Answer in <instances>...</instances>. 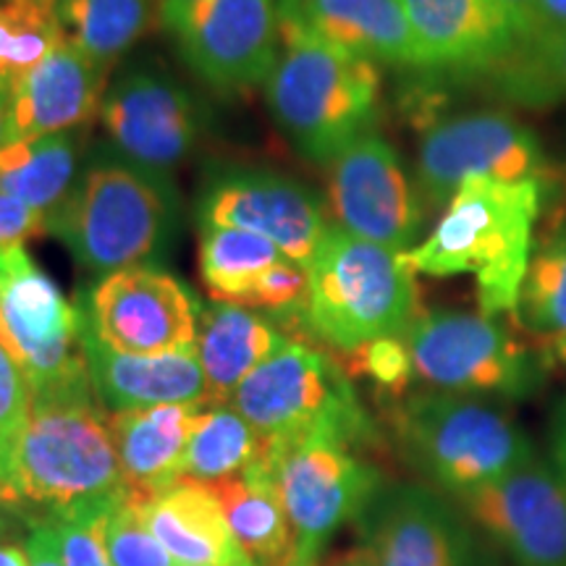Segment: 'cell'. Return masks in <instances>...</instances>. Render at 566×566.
<instances>
[{"instance_id":"obj_46","label":"cell","mask_w":566,"mask_h":566,"mask_svg":"<svg viewBox=\"0 0 566 566\" xmlns=\"http://www.w3.org/2000/svg\"><path fill=\"white\" fill-rule=\"evenodd\" d=\"M0 566H30L27 548L17 543H0Z\"/></svg>"},{"instance_id":"obj_28","label":"cell","mask_w":566,"mask_h":566,"mask_svg":"<svg viewBox=\"0 0 566 566\" xmlns=\"http://www.w3.org/2000/svg\"><path fill=\"white\" fill-rule=\"evenodd\" d=\"M55 13L66 42L111 71L160 17V0H59Z\"/></svg>"},{"instance_id":"obj_40","label":"cell","mask_w":566,"mask_h":566,"mask_svg":"<svg viewBox=\"0 0 566 566\" xmlns=\"http://www.w3.org/2000/svg\"><path fill=\"white\" fill-rule=\"evenodd\" d=\"M27 556H30V566H66L61 556L59 535L51 522H40V525L32 527L30 537L24 543Z\"/></svg>"},{"instance_id":"obj_32","label":"cell","mask_w":566,"mask_h":566,"mask_svg":"<svg viewBox=\"0 0 566 566\" xmlns=\"http://www.w3.org/2000/svg\"><path fill=\"white\" fill-rule=\"evenodd\" d=\"M514 317L530 334L548 336V342L566 336V223L535 242Z\"/></svg>"},{"instance_id":"obj_34","label":"cell","mask_w":566,"mask_h":566,"mask_svg":"<svg viewBox=\"0 0 566 566\" xmlns=\"http://www.w3.org/2000/svg\"><path fill=\"white\" fill-rule=\"evenodd\" d=\"M103 543L113 566H179L147 525L137 493L129 488L105 514Z\"/></svg>"},{"instance_id":"obj_19","label":"cell","mask_w":566,"mask_h":566,"mask_svg":"<svg viewBox=\"0 0 566 566\" xmlns=\"http://www.w3.org/2000/svg\"><path fill=\"white\" fill-rule=\"evenodd\" d=\"M417 69L485 76L514 53L522 34L501 0H401Z\"/></svg>"},{"instance_id":"obj_11","label":"cell","mask_w":566,"mask_h":566,"mask_svg":"<svg viewBox=\"0 0 566 566\" xmlns=\"http://www.w3.org/2000/svg\"><path fill=\"white\" fill-rule=\"evenodd\" d=\"M556 176L537 134L501 111L436 122L424 129L417 153V192L430 208H446L470 179L541 181L548 189Z\"/></svg>"},{"instance_id":"obj_30","label":"cell","mask_w":566,"mask_h":566,"mask_svg":"<svg viewBox=\"0 0 566 566\" xmlns=\"http://www.w3.org/2000/svg\"><path fill=\"white\" fill-rule=\"evenodd\" d=\"M286 258L265 237L205 226L200 237V273L212 300L244 304L273 265Z\"/></svg>"},{"instance_id":"obj_22","label":"cell","mask_w":566,"mask_h":566,"mask_svg":"<svg viewBox=\"0 0 566 566\" xmlns=\"http://www.w3.org/2000/svg\"><path fill=\"white\" fill-rule=\"evenodd\" d=\"M279 24L344 48L359 59L417 69L401 0H275Z\"/></svg>"},{"instance_id":"obj_21","label":"cell","mask_w":566,"mask_h":566,"mask_svg":"<svg viewBox=\"0 0 566 566\" xmlns=\"http://www.w3.org/2000/svg\"><path fill=\"white\" fill-rule=\"evenodd\" d=\"M108 71L63 40L45 61L13 80L11 139L71 132L101 113Z\"/></svg>"},{"instance_id":"obj_29","label":"cell","mask_w":566,"mask_h":566,"mask_svg":"<svg viewBox=\"0 0 566 566\" xmlns=\"http://www.w3.org/2000/svg\"><path fill=\"white\" fill-rule=\"evenodd\" d=\"M485 80L495 97L516 108L551 111L566 105V32L527 34Z\"/></svg>"},{"instance_id":"obj_2","label":"cell","mask_w":566,"mask_h":566,"mask_svg":"<svg viewBox=\"0 0 566 566\" xmlns=\"http://www.w3.org/2000/svg\"><path fill=\"white\" fill-rule=\"evenodd\" d=\"M281 45L279 66L265 82L268 108L304 158L331 163L373 132L380 105L378 63L286 27Z\"/></svg>"},{"instance_id":"obj_43","label":"cell","mask_w":566,"mask_h":566,"mask_svg":"<svg viewBox=\"0 0 566 566\" xmlns=\"http://www.w3.org/2000/svg\"><path fill=\"white\" fill-rule=\"evenodd\" d=\"M501 6H504V9L512 13V19L516 21V24H520V30H522V34H527L533 32V13H535V0H501ZM522 38V40H525Z\"/></svg>"},{"instance_id":"obj_5","label":"cell","mask_w":566,"mask_h":566,"mask_svg":"<svg viewBox=\"0 0 566 566\" xmlns=\"http://www.w3.org/2000/svg\"><path fill=\"white\" fill-rule=\"evenodd\" d=\"M394 428L409 462L454 499L535 462L530 438L472 396H407L394 409Z\"/></svg>"},{"instance_id":"obj_26","label":"cell","mask_w":566,"mask_h":566,"mask_svg":"<svg viewBox=\"0 0 566 566\" xmlns=\"http://www.w3.org/2000/svg\"><path fill=\"white\" fill-rule=\"evenodd\" d=\"M205 485L218 499L233 537L254 566H283L296 554L292 525L268 464L258 462L242 475Z\"/></svg>"},{"instance_id":"obj_16","label":"cell","mask_w":566,"mask_h":566,"mask_svg":"<svg viewBox=\"0 0 566 566\" xmlns=\"http://www.w3.org/2000/svg\"><path fill=\"white\" fill-rule=\"evenodd\" d=\"M457 501L516 566H566V483L554 467L535 459Z\"/></svg>"},{"instance_id":"obj_9","label":"cell","mask_w":566,"mask_h":566,"mask_svg":"<svg viewBox=\"0 0 566 566\" xmlns=\"http://www.w3.org/2000/svg\"><path fill=\"white\" fill-rule=\"evenodd\" d=\"M405 342L415 378L443 394L525 399L546 378L543 357L483 313H420Z\"/></svg>"},{"instance_id":"obj_47","label":"cell","mask_w":566,"mask_h":566,"mask_svg":"<svg viewBox=\"0 0 566 566\" xmlns=\"http://www.w3.org/2000/svg\"><path fill=\"white\" fill-rule=\"evenodd\" d=\"M336 566H378L375 564V556L370 554V548L359 546L349 551V554H344L342 558H338Z\"/></svg>"},{"instance_id":"obj_41","label":"cell","mask_w":566,"mask_h":566,"mask_svg":"<svg viewBox=\"0 0 566 566\" xmlns=\"http://www.w3.org/2000/svg\"><path fill=\"white\" fill-rule=\"evenodd\" d=\"M566 32V0H535L533 32Z\"/></svg>"},{"instance_id":"obj_8","label":"cell","mask_w":566,"mask_h":566,"mask_svg":"<svg viewBox=\"0 0 566 566\" xmlns=\"http://www.w3.org/2000/svg\"><path fill=\"white\" fill-rule=\"evenodd\" d=\"M0 331L24 367L32 401L95 399L80 302H69L24 244L0 250Z\"/></svg>"},{"instance_id":"obj_24","label":"cell","mask_w":566,"mask_h":566,"mask_svg":"<svg viewBox=\"0 0 566 566\" xmlns=\"http://www.w3.org/2000/svg\"><path fill=\"white\" fill-rule=\"evenodd\" d=\"M202 407L160 405L111 412L108 430L129 491L153 495L179 483Z\"/></svg>"},{"instance_id":"obj_27","label":"cell","mask_w":566,"mask_h":566,"mask_svg":"<svg viewBox=\"0 0 566 566\" xmlns=\"http://www.w3.org/2000/svg\"><path fill=\"white\" fill-rule=\"evenodd\" d=\"M80 147L71 132L6 142L0 147V192L51 216L80 181Z\"/></svg>"},{"instance_id":"obj_23","label":"cell","mask_w":566,"mask_h":566,"mask_svg":"<svg viewBox=\"0 0 566 566\" xmlns=\"http://www.w3.org/2000/svg\"><path fill=\"white\" fill-rule=\"evenodd\" d=\"M137 501L155 537L179 566H254L205 483L184 478L160 493H137Z\"/></svg>"},{"instance_id":"obj_51","label":"cell","mask_w":566,"mask_h":566,"mask_svg":"<svg viewBox=\"0 0 566 566\" xmlns=\"http://www.w3.org/2000/svg\"><path fill=\"white\" fill-rule=\"evenodd\" d=\"M13 3H30V6H42V9H53L59 6V0H13Z\"/></svg>"},{"instance_id":"obj_25","label":"cell","mask_w":566,"mask_h":566,"mask_svg":"<svg viewBox=\"0 0 566 566\" xmlns=\"http://www.w3.org/2000/svg\"><path fill=\"white\" fill-rule=\"evenodd\" d=\"M286 342L265 315L244 304L216 300L200 310L197 357L208 384V405H229L237 388Z\"/></svg>"},{"instance_id":"obj_35","label":"cell","mask_w":566,"mask_h":566,"mask_svg":"<svg viewBox=\"0 0 566 566\" xmlns=\"http://www.w3.org/2000/svg\"><path fill=\"white\" fill-rule=\"evenodd\" d=\"M124 491L51 514V525L59 535L61 556L66 566H113L103 543V522L113 501Z\"/></svg>"},{"instance_id":"obj_13","label":"cell","mask_w":566,"mask_h":566,"mask_svg":"<svg viewBox=\"0 0 566 566\" xmlns=\"http://www.w3.org/2000/svg\"><path fill=\"white\" fill-rule=\"evenodd\" d=\"M97 338L142 357L197 349L200 302L179 279L153 265L103 275L80 300Z\"/></svg>"},{"instance_id":"obj_49","label":"cell","mask_w":566,"mask_h":566,"mask_svg":"<svg viewBox=\"0 0 566 566\" xmlns=\"http://www.w3.org/2000/svg\"><path fill=\"white\" fill-rule=\"evenodd\" d=\"M192 3H197V0H160V21L171 17V13H179L181 9H187V6Z\"/></svg>"},{"instance_id":"obj_1","label":"cell","mask_w":566,"mask_h":566,"mask_svg":"<svg viewBox=\"0 0 566 566\" xmlns=\"http://www.w3.org/2000/svg\"><path fill=\"white\" fill-rule=\"evenodd\" d=\"M543 202L546 187L541 181H464L433 233L405 252L407 265L436 279L472 273L483 315H514Z\"/></svg>"},{"instance_id":"obj_37","label":"cell","mask_w":566,"mask_h":566,"mask_svg":"<svg viewBox=\"0 0 566 566\" xmlns=\"http://www.w3.org/2000/svg\"><path fill=\"white\" fill-rule=\"evenodd\" d=\"M349 370L367 375L380 391L391 396L405 394L415 378L405 336L375 338V342L349 352Z\"/></svg>"},{"instance_id":"obj_39","label":"cell","mask_w":566,"mask_h":566,"mask_svg":"<svg viewBox=\"0 0 566 566\" xmlns=\"http://www.w3.org/2000/svg\"><path fill=\"white\" fill-rule=\"evenodd\" d=\"M40 233H48L45 212L0 192V250L24 244L27 239L40 237Z\"/></svg>"},{"instance_id":"obj_17","label":"cell","mask_w":566,"mask_h":566,"mask_svg":"<svg viewBox=\"0 0 566 566\" xmlns=\"http://www.w3.org/2000/svg\"><path fill=\"white\" fill-rule=\"evenodd\" d=\"M200 226L242 229L265 237L302 268L313 263L328 223L315 192L268 171L223 174L200 197Z\"/></svg>"},{"instance_id":"obj_38","label":"cell","mask_w":566,"mask_h":566,"mask_svg":"<svg viewBox=\"0 0 566 566\" xmlns=\"http://www.w3.org/2000/svg\"><path fill=\"white\" fill-rule=\"evenodd\" d=\"M310 292V275L307 268L294 263L292 258H283L279 265H273L265 273V279L258 283L247 307L268 310L273 315L286 313H304Z\"/></svg>"},{"instance_id":"obj_36","label":"cell","mask_w":566,"mask_h":566,"mask_svg":"<svg viewBox=\"0 0 566 566\" xmlns=\"http://www.w3.org/2000/svg\"><path fill=\"white\" fill-rule=\"evenodd\" d=\"M32 415V386L0 331V472L11 480L13 451ZM13 485V483H11Z\"/></svg>"},{"instance_id":"obj_10","label":"cell","mask_w":566,"mask_h":566,"mask_svg":"<svg viewBox=\"0 0 566 566\" xmlns=\"http://www.w3.org/2000/svg\"><path fill=\"white\" fill-rule=\"evenodd\" d=\"M260 462L268 464L279 485L296 556L313 562L346 522L363 520L375 495L384 491L380 472L354 454L352 446L331 438L265 441Z\"/></svg>"},{"instance_id":"obj_52","label":"cell","mask_w":566,"mask_h":566,"mask_svg":"<svg viewBox=\"0 0 566 566\" xmlns=\"http://www.w3.org/2000/svg\"><path fill=\"white\" fill-rule=\"evenodd\" d=\"M283 566H317V562H313V558H302V556L294 554Z\"/></svg>"},{"instance_id":"obj_7","label":"cell","mask_w":566,"mask_h":566,"mask_svg":"<svg viewBox=\"0 0 566 566\" xmlns=\"http://www.w3.org/2000/svg\"><path fill=\"white\" fill-rule=\"evenodd\" d=\"M21 504L63 512L124 491L108 420L95 399L32 401V415L11 462Z\"/></svg>"},{"instance_id":"obj_33","label":"cell","mask_w":566,"mask_h":566,"mask_svg":"<svg viewBox=\"0 0 566 566\" xmlns=\"http://www.w3.org/2000/svg\"><path fill=\"white\" fill-rule=\"evenodd\" d=\"M63 40L59 13L53 9L0 0V76L19 80Z\"/></svg>"},{"instance_id":"obj_3","label":"cell","mask_w":566,"mask_h":566,"mask_svg":"<svg viewBox=\"0 0 566 566\" xmlns=\"http://www.w3.org/2000/svg\"><path fill=\"white\" fill-rule=\"evenodd\" d=\"M179 197L168 176L129 160L90 163L69 200L48 216V233L59 237L90 273H116L147 265L171 244Z\"/></svg>"},{"instance_id":"obj_4","label":"cell","mask_w":566,"mask_h":566,"mask_svg":"<svg viewBox=\"0 0 566 566\" xmlns=\"http://www.w3.org/2000/svg\"><path fill=\"white\" fill-rule=\"evenodd\" d=\"M302 321L334 349L349 354L375 338L407 336L420 315L415 271L405 252L328 226L307 268Z\"/></svg>"},{"instance_id":"obj_15","label":"cell","mask_w":566,"mask_h":566,"mask_svg":"<svg viewBox=\"0 0 566 566\" xmlns=\"http://www.w3.org/2000/svg\"><path fill=\"white\" fill-rule=\"evenodd\" d=\"M101 122L124 160L168 176L200 142L195 97L160 71L134 69L105 90Z\"/></svg>"},{"instance_id":"obj_31","label":"cell","mask_w":566,"mask_h":566,"mask_svg":"<svg viewBox=\"0 0 566 566\" xmlns=\"http://www.w3.org/2000/svg\"><path fill=\"white\" fill-rule=\"evenodd\" d=\"M263 451V438L231 405H205L189 441L184 478L197 483L237 478L258 464Z\"/></svg>"},{"instance_id":"obj_14","label":"cell","mask_w":566,"mask_h":566,"mask_svg":"<svg viewBox=\"0 0 566 566\" xmlns=\"http://www.w3.org/2000/svg\"><path fill=\"white\" fill-rule=\"evenodd\" d=\"M328 166V197L338 229L394 252L412 250L424 223V202L399 153L370 132Z\"/></svg>"},{"instance_id":"obj_44","label":"cell","mask_w":566,"mask_h":566,"mask_svg":"<svg viewBox=\"0 0 566 566\" xmlns=\"http://www.w3.org/2000/svg\"><path fill=\"white\" fill-rule=\"evenodd\" d=\"M11 87L13 80L0 76V147L11 142Z\"/></svg>"},{"instance_id":"obj_6","label":"cell","mask_w":566,"mask_h":566,"mask_svg":"<svg viewBox=\"0 0 566 566\" xmlns=\"http://www.w3.org/2000/svg\"><path fill=\"white\" fill-rule=\"evenodd\" d=\"M229 405L268 443L304 438H331L346 446L375 441V428L349 375L334 357L307 344H283L237 388Z\"/></svg>"},{"instance_id":"obj_20","label":"cell","mask_w":566,"mask_h":566,"mask_svg":"<svg viewBox=\"0 0 566 566\" xmlns=\"http://www.w3.org/2000/svg\"><path fill=\"white\" fill-rule=\"evenodd\" d=\"M82 346L92 391L111 412L160 405H208V384L197 349L158 357L116 352L97 338L84 313Z\"/></svg>"},{"instance_id":"obj_42","label":"cell","mask_w":566,"mask_h":566,"mask_svg":"<svg viewBox=\"0 0 566 566\" xmlns=\"http://www.w3.org/2000/svg\"><path fill=\"white\" fill-rule=\"evenodd\" d=\"M551 457H554V470L566 483V405L554 417V430H551Z\"/></svg>"},{"instance_id":"obj_18","label":"cell","mask_w":566,"mask_h":566,"mask_svg":"<svg viewBox=\"0 0 566 566\" xmlns=\"http://www.w3.org/2000/svg\"><path fill=\"white\" fill-rule=\"evenodd\" d=\"M359 522L378 566H478L470 525L424 485L384 488Z\"/></svg>"},{"instance_id":"obj_45","label":"cell","mask_w":566,"mask_h":566,"mask_svg":"<svg viewBox=\"0 0 566 566\" xmlns=\"http://www.w3.org/2000/svg\"><path fill=\"white\" fill-rule=\"evenodd\" d=\"M546 202H556V212L554 218H551L548 229H554L558 223H566V168H558V179L546 195ZM543 208H546V205H543Z\"/></svg>"},{"instance_id":"obj_12","label":"cell","mask_w":566,"mask_h":566,"mask_svg":"<svg viewBox=\"0 0 566 566\" xmlns=\"http://www.w3.org/2000/svg\"><path fill=\"white\" fill-rule=\"evenodd\" d=\"M184 63L218 92H242L271 80L279 66L281 24L275 0H197L163 19Z\"/></svg>"},{"instance_id":"obj_48","label":"cell","mask_w":566,"mask_h":566,"mask_svg":"<svg viewBox=\"0 0 566 566\" xmlns=\"http://www.w3.org/2000/svg\"><path fill=\"white\" fill-rule=\"evenodd\" d=\"M21 504L17 488L11 485V480L0 472V509H17Z\"/></svg>"},{"instance_id":"obj_50","label":"cell","mask_w":566,"mask_h":566,"mask_svg":"<svg viewBox=\"0 0 566 566\" xmlns=\"http://www.w3.org/2000/svg\"><path fill=\"white\" fill-rule=\"evenodd\" d=\"M548 354L554 359H558V363H566V336L548 342Z\"/></svg>"}]
</instances>
